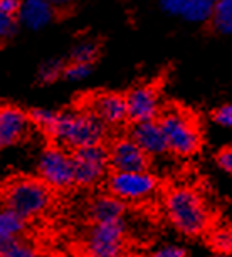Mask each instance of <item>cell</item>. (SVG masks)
<instances>
[{
	"instance_id": "9c48e42d",
	"label": "cell",
	"mask_w": 232,
	"mask_h": 257,
	"mask_svg": "<svg viewBox=\"0 0 232 257\" xmlns=\"http://www.w3.org/2000/svg\"><path fill=\"white\" fill-rule=\"evenodd\" d=\"M109 167L113 172H147L150 157L133 142L132 138H122L108 150Z\"/></svg>"
},
{
	"instance_id": "484cf974",
	"label": "cell",
	"mask_w": 232,
	"mask_h": 257,
	"mask_svg": "<svg viewBox=\"0 0 232 257\" xmlns=\"http://www.w3.org/2000/svg\"><path fill=\"white\" fill-rule=\"evenodd\" d=\"M21 7H22L21 0H0V12L16 19V21L21 16Z\"/></svg>"
},
{
	"instance_id": "5b68a950",
	"label": "cell",
	"mask_w": 232,
	"mask_h": 257,
	"mask_svg": "<svg viewBox=\"0 0 232 257\" xmlns=\"http://www.w3.org/2000/svg\"><path fill=\"white\" fill-rule=\"evenodd\" d=\"M127 225L122 220L93 224L84 240L88 257H123Z\"/></svg>"
},
{
	"instance_id": "277c9868",
	"label": "cell",
	"mask_w": 232,
	"mask_h": 257,
	"mask_svg": "<svg viewBox=\"0 0 232 257\" xmlns=\"http://www.w3.org/2000/svg\"><path fill=\"white\" fill-rule=\"evenodd\" d=\"M158 123L165 133L168 152L178 157H192L200 150L202 135L199 123L188 111L172 106L163 111Z\"/></svg>"
},
{
	"instance_id": "83f0119b",
	"label": "cell",
	"mask_w": 232,
	"mask_h": 257,
	"mask_svg": "<svg viewBox=\"0 0 232 257\" xmlns=\"http://www.w3.org/2000/svg\"><path fill=\"white\" fill-rule=\"evenodd\" d=\"M152 257H187V252L182 247L177 245H165L162 249H158Z\"/></svg>"
},
{
	"instance_id": "4dcf8cb0",
	"label": "cell",
	"mask_w": 232,
	"mask_h": 257,
	"mask_svg": "<svg viewBox=\"0 0 232 257\" xmlns=\"http://www.w3.org/2000/svg\"><path fill=\"white\" fill-rule=\"evenodd\" d=\"M130 257H152V255H145V254H135V255H130Z\"/></svg>"
},
{
	"instance_id": "7c38bea8",
	"label": "cell",
	"mask_w": 232,
	"mask_h": 257,
	"mask_svg": "<svg viewBox=\"0 0 232 257\" xmlns=\"http://www.w3.org/2000/svg\"><path fill=\"white\" fill-rule=\"evenodd\" d=\"M89 111L104 124H120L128 119L127 98L118 93H101L89 101Z\"/></svg>"
},
{
	"instance_id": "ffe728a7",
	"label": "cell",
	"mask_w": 232,
	"mask_h": 257,
	"mask_svg": "<svg viewBox=\"0 0 232 257\" xmlns=\"http://www.w3.org/2000/svg\"><path fill=\"white\" fill-rule=\"evenodd\" d=\"M98 56V46L91 41H84L77 44L72 51V62H86V64H93V61Z\"/></svg>"
},
{
	"instance_id": "6da1fadb",
	"label": "cell",
	"mask_w": 232,
	"mask_h": 257,
	"mask_svg": "<svg viewBox=\"0 0 232 257\" xmlns=\"http://www.w3.org/2000/svg\"><path fill=\"white\" fill-rule=\"evenodd\" d=\"M56 190L39 177L12 175L0 180V205L24 220L46 215L54 203Z\"/></svg>"
},
{
	"instance_id": "603a6c76",
	"label": "cell",
	"mask_w": 232,
	"mask_h": 257,
	"mask_svg": "<svg viewBox=\"0 0 232 257\" xmlns=\"http://www.w3.org/2000/svg\"><path fill=\"white\" fill-rule=\"evenodd\" d=\"M6 257H42V254L32 244H29V242L17 240L12 245V249L7 252Z\"/></svg>"
},
{
	"instance_id": "5bb4252c",
	"label": "cell",
	"mask_w": 232,
	"mask_h": 257,
	"mask_svg": "<svg viewBox=\"0 0 232 257\" xmlns=\"http://www.w3.org/2000/svg\"><path fill=\"white\" fill-rule=\"evenodd\" d=\"M88 213L93 224L122 220L125 215V203L111 193L109 195H99L89 203Z\"/></svg>"
},
{
	"instance_id": "7402d4cb",
	"label": "cell",
	"mask_w": 232,
	"mask_h": 257,
	"mask_svg": "<svg viewBox=\"0 0 232 257\" xmlns=\"http://www.w3.org/2000/svg\"><path fill=\"white\" fill-rule=\"evenodd\" d=\"M93 71V66L86 64V62H69L67 66H64L62 71V77L69 81H81L84 77H88Z\"/></svg>"
},
{
	"instance_id": "e0dca14e",
	"label": "cell",
	"mask_w": 232,
	"mask_h": 257,
	"mask_svg": "<svg viewBox=\"0 0 232 257\" xmlns=\"http://www.w3.org/2000/svg\"><path fill=\"white\" fill-rule=\"evenodd\" d=\"M27 229V220L11 210L0 212V237H19Z\"/></svg>"
},
{
	"instance_id": "f546056e",
	"label": "cell",
	"mask_w": 232,
	"mask_h": 257,
	"mask_svg": "<svg viewBox=\"0 0 232 257\" xmlns=\"http://www.w3.org/2000/svg\"><path fill=\"white\" fill-rule=\"evenodd\" d=\"M72 0H49V4L54 7H66V6H69Z\"/></svg>"
},
{
	"instance_id": "1f68e13d",
	"label": "cell",
	"mask_w": 232,
	"mask_h": 257,
	"mask_svg": "<svg viewBox=\"0 0 232 257\" xmlns=\"http://www.w3.org/2000/svg\"><path fill=\"white\" fill-rule=\"evenodd\" d=\"M209 2H212V4H217V2H219V0H209Z\"/></svg>"
},
{
	"instance_id": "2e32d148",
	"label": "cell",
	"mask_w": 232,
	"mask_h": 257,
	"mask_svg": "<svg viewBox=\"0 0 232 257\" xmlns=\"http://www.w3.org/2000/svg\"><path fill=\"white\" fill-rule=\"evenodd\" d=\"M180 16L188 22H205L214 16V4L209 0H187Z\"/></svg>"
},
{
	"instance_id": "7a4b0ae2",
	"label": "cell",
	"mask_w": 232,
	"mask_h": 257,
	"mask_svg": "<svg viewBox=\"0 0 232 257\" xmlns=\"http://www.w3.org/2000/svg\"><path fill=\"white\" fill-rule=\"evenodd\" d=\"M106 135V126L91 111H66L57 113L56 121L46 135L52 143L61 148L77 150L99 145Z\"/></svg>"
},
{
	"instance_id": "f1b7e54d",
	"label": "cell",
	"mask_w": 232,
	"mask_h": 257,
	"mask_svg": "<svg viewBox=\"0 0 232 257\" xmlns=\"http://www.w3.org/2000/svg\"><path fill=\"white\" fill-rule=\"evenodd\" d=\"M185 4H187V0H162L163 11L168 14H173V16H180Z\"/></svg>"
},
{
	"instance_id": "8fae6325",
	"label": "cell",
	"mask_w": 232,
	"mask_h": 257,
	"mask_svg": "<svg viewBox=\"0 0 232 257\" xmlns=\"http://www.w3.org/2000/svg\"><path fill=\"white\" fill-rule=\"evenodd\" d=\"M128 108V119L133 123L153 121L160 114V99L153 86H138L125 96Z\"/></svg>"
},
{
	"instance_id": "3957f363",
	"label": "cell",
	"mask_w": 232,
	"mask_h": 257,
	"mask_svg": "<svg viewBox=\"0 0 232 257\" xmlns=\"http://www.w3.org/2000/svg\"><path fill=\"white\" fill-rule=\"evenodd\" d=\"M165 210L172 225L187 237L202 235L209 229L212 215L204 198L193 188L175 187L165 197Z\"/></svg>"
},
{
	"instance_id": "8992f818",
	"label": "cell",
	"mask_w": 232,
	"mask_h": 257,
	"mask_svg": "<svg viewBox=\"0 0 232 257\" xmlns=\"http://www.w3.org/2000/svg\"><path fill=\"white\" fill-rule=\"evenodd\" d=\"M39 178H42L54 190H66L74 185V167L67 150L51 143L39 160Z\"/></svg>"
},
{
	"instance_id": "44dd1931",
	"label": "cell",
	"mask_w": 232,
	"mask_h": 257,
	"mask_svg": "<svg viewBox=\"0 0 232 257\" xmlns=\"http://www.w3.org/2000/svg\"><path fill=\"white\" fill-rule=\"evenodd\" d=\"M62 71H64V62L62 61L46 62V64L41 67V71H39V81H41L42 84H51V82H54L56 79H59L62 76Z\"/></svg>"
},
{
	"instance_id": "4fadbf2b",
	"label": "cell",
	"mask_w": 232,
	"mask_h": 257,
	"mask_svg": "<svg viewBox=\"0 0 232 257\" xmlns=\"http://www.w3.org/2000/svg\"><path fill=\"white\" fill-rule=\"evenodd\" d=\"M130 138H132L148 157H158V155H163L168 152L165 133H163L158 119L145 121V123H135L132 130V137Z\"/></svg>"
},
{
	"instance_id": "ba28073f",
	"label": "cell",
	"mask_w": 232,
	"mask_h": 257,
	"mask_svg": "<svg viewBox=\"0 0 232 257\" xmlns=\"http://www.w3.org/2000/svg\"><path fill=\"white\" fill-rule=\"evenodd\" d=\"M157 177L147 172H113L108 190L122 202H143L157 192Z\"/></svg>"
},
{
	"instance_id": "ac0fdd59",
	"label": "cell",
	"mask_w": 232,
	"mask_h": 257,
	"mask_svg": "<svg viewBox=\"0 0 232 257\" xmlns=\"http://www.w3.org/2000/svg\"><path fill=\"white\" fill-rule=\"evenodd\" d=\"M214 26L220 34H232V0L214 4Z\"/></svg>"
},
{
	"instance_id": "cb8c5ba5",
	"label": "cell",
	"mask_w": 232,
	"mask_h": 257,
	"mask_svg": "<svg viewBox=\"0 0 232 257\" xmlns=\"http://www.w3.org/2000/svg\"><path fill=\"white\" fill-rule=\"evenodd\" d=\"M16 24H17L16 19L0 12V47L6 44L7 39L12 37L14 31H16Z\"/></svg>"
},
{
	"instance_id": "9a60e30c",
	"label": "cell",
	"mask_w": 232,
	"mask_h": 257,
	"mask_svg": "<svg viewBox=\"0 0 232 257\" xmlns=\"http://www.w3.org/2000/svg\"><path fill=\"white\" fill-rule=\"evenodd\" d=\"M19 19L31 29H41L52 19V6L49 0H26L21 7Z\"/></svg>"
},
{
	"instance_id": "d6986e66",
	"label": "cell",
	"mask_w": 232,
	"mask_h": 257,
	"mask_svg": "<svg viewBox=\"0 0 232 257\" xmlns=\"http://www.w3.org/2000/svg\"><path fill=\"white\" fill-rule=\"evenodd\" d=\"M210 247L219 255L232 254V227H220L210 234Z\"/></svg>"
},
{
	"instance_id": "30bf717a",
	"label": "cell",
	"mask_w": 232,
	"mask_h": 257,
	"mask_svg": "<svg viewBox=\"0 0 232 257\" xmlns=\"http://www.w3.org/2000/svg\"><path fill=\"white\" fill-rule=\"evenodd\" d=\"M29 114L9 103H0V150L21 143L31 126Z\"/></svg>"
},
{
	"instance_id": "d6a6232c",
	"label": "cell",
	"mask_w": 232,
	"mask_h": 257,
	"mask_svg": "<svg viewBox=\"0 0 232 257\" xmlns=\"http://www.w3.org/2000/svg\"><path fill=\"white\" fill-rule=\"evenodd\" d=\"M220 257H222V255H220Z\"/></svg>"
},
{
	"instance_id": "52a82bcc",
	"label": "cell",
	"mask_w": 232,
	"mask_h": 257,
	"mask_svg": "<svg viewBox=\"0 0 232 257\" xmlns=\"http://www.w3.org/2000/svg\"><path fill=\"white\" fill-rule=\"evenodd\" d=\"M74 167V185L91 187L101 182L109 168V155L103 145L77 148L71 153Z\"/></svg>"
},
{
	"instance_id": "d4e9b609",
	"label": "cell",
	"mask_w": 232,
	"mask_h": 257,
	"mask_svg": "<svg viewBox=\"0 0 232 257\" xmlns=\"http://www.w3.org/2000/svg\"><path fill=\"white\" fill-rule=\"evenodd\" d=\"M214 121L217 124L225 126V128H232V103L217 108L214 111Z\"/></svg>"
},
{
	"instance_id": "4316f807",
	"label": "cell",
	"mask_w": 232,
	"mask_h": 257,
	"mask_svg": "<svg viewBox=\"0 0 232 257\" xmlns=\"http://www.w3.org/2000/svg\"><path fill=\"white\" fill-rule=\"evenodd\" d=\"M215 160H217V165H219L225 173L232 175V145L230 147L222 148L220 152L217 153Z\"/></svg>"
}]
</instances>
